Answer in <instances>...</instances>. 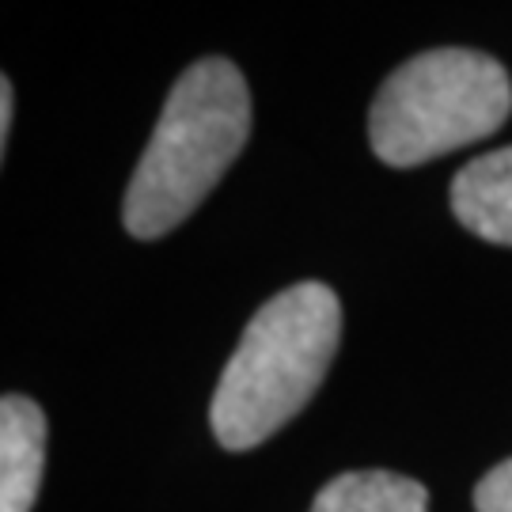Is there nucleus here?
Instances as JSON below:
<instances>
[{
    "label": "nucleus",
    "instance_id": "obj_4",
    "mask_svg": "<svg viewBox=\"0 0 512 512\" xmlns=\"http://www.w3.org/2000/svg\"><path fill=\"white\" fill-rule=\"evenodd\" d=\"M46 463V414L27 395L0 403V512H31Z\"/></svg>",
    "mask_w": 512,
    "mask_h": 512
},
{
    "label": "nucleus",
    "instance_id": "obj_8",
    "mask_svg": "<svg viewBox=\"0 0 512 512\" xmlns=\"http://www.w3.org/2000/svg\"><path fill=\"white\" fill-rule=\"evenodd\" d=\"M12 114H16V95H12V80H0V148H8V133H12Z\"/></svg>",
    "mask_w": 512,
    "mask_h": 512
},
{
    "label": "nucleus",
    "instance_id": "obj_5",
    "mask_svg": "<svg viewBox=\"0 0 512 512\" xmlns=\"http://www.w3.org/2000/svg\"><path fill=\"white\" fill-rule=\"evenodd\" d=\"M452 213L463 228L512 247V148L478 156L452 179Z\"/></svg>",
    "mask_w": 512,
    "mask_h": 512
},
{
    "label": "nucleus",
    "instance_id": "obj_6",
    "mask_svg": "<svg viewBox=\"0 0 512 512\" xmlns=\"http://www.w3.org/2000/svg\"><path fill=\"white\" fill-rule=\"evenodd\" d=\"M311 512H429V494L395 471H346L319 490Z\"/></svg>",
    "mask_w": 512,
    "mask_h": 512
},
{
    "label": "nucleus",
    "instance_id": "obj_2",
    "mask_svg": "<svg viewBox=\"0 0 512 512\" xmlns=\"http://www.w3.org/2000/svg\"><path fill=\"white\" fill-rule=\"evenodd\" d=\"M342 338V304L319 281L281 289L255 311L209 406L228 452H247L293 421L327 376Z\"/></svg>",
    "mask_w": 512,
    "mask_h": 512
},
{
    "label": "nucleus",
    "instance_id": "obj_7",
    "mask_svg": "<svg viewBox=\"0 0 512 512\" xmlns=\"http://www.w3.org/2000/svg\"><path fill=\"white\" fill-rule=\"evenodd\" d=\"M478 512H512V459L497 463L475 490Z\"/></svg>",
    "mask_w": 512,
    "mask_h": 512
},
{
    "label": "nucleus",
    "instance_id": "obj_3",
    "mask_svg": "<svg viewBox=\"0 0 512 512\" xmlns=\"http://www.w3.org/2000/svg\"><path fill=\"white\" fill-rule=\"evenodd\" d=\"M509 110V73L494 57L444 46L387 76L368 114V141L384 164L418 167L490 137Z\"/></svg>",
    "mask_w": 512,
    "mask_h": 512
},
{
    "label": "nucleus",
    "instance_id": "obj_1",
    "mask_svg": "<svg viewBox=\"0 0 512 512\" xmlns=\"http://www.w3.org/2000/svg\"><path fill=\"white\" fill-rule=\"evenodd\" d=\"M251 137V92L232 61L205 57L167 95L145 156L126 190V232L160 239L175 232L224 179Z\"/></svg>",
    "mask_w": 512,
    "mask_h": 512
}]
</instances>
